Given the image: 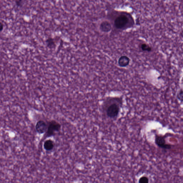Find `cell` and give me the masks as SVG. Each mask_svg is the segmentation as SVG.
Here are the masks:
<instances>
[{"label":"cell","mask_w":183,"mask_h":183,"mask_svg":"<svg viewBox=\"0 0 183 183\" xmlns=\"http://www.w3.org/2000/svg\"><path fill=\"white\" fill-rule=\"evenodd\" d=\"M61 125L55 121H51L47 128V134L48 136L54 135L56 132L60 130Z\"/></svg>","instance_id":"obj_2"},{"label":"cell","mask_w":183,"mask_h":183,"mask_svg":"<svg viewBox=\"0 0 183 183\" xmlns=\"http://www.w3.org/2000/svg\"><path fill=\"white\" fill-rule=\"evenodd\" d=\"M15 4H16V5L18 6H22V3L23 2V1H21V0H20V1H15Z\"/></svg>","instance_id":"obj_13"},{"label":"cell","mask_w":183,"mask_h":183,"mask_svg":"<svg viewBox=\"0 0 183 183\" xmlns=\"http://www.w3.org/2000/svg\"><path fill=\"white\" fill-rule=\"evenodd\" d=\"M177 97L181 102H183V89H181L178 92Z\"/></svg>","instance_id":"obj_11"},{"label":"cell","mask_w":183,"mask_h":183,"mask_svg":"<svg viewBox=\"0 0 183 183\" xmlns=\"http://www.w3.org/2000/svg\"><path fill=\"white\" fill-rule=\"evenodd\" d=\"M155 142L159 147L162 149H169L171 148V145L167 144L165 137L162 136L158 135L156 136Z\"/></svg>","instance_id":"obj_3"},{"label":"cell","mask_w":183,"mask_h":183,"mask_svg":"<svg viewBox=\"0 0 183 183\" xmlns=\"http://www.w3.org/2000/svg\"><path fill=\"white\" fill-rule=\"evenodd\" d=\"M129 18L127 15H121L117 17L115 20V27L118 29H122L127 26L129 22Z\"/></svg>","instance_id":"obj_1"},{"label":"cell","mask_w":183,"mask_h":183,"mask_svg":"<svg viewBox=\"0 0 183 183\" xmlns=\"http://www.w3.org/2000/svg\"><path fill=\"white\" fill-rule=\"evenodd\" d=\"M44 147L47 150L49 151L53 149L54 147L53 142L52 140H48L44 143Z\"/></svg>","instance_id":"obj_8"},{"label":"cell","mask_w":183,"mask_h":183,"mask_svg":"<svg viewBox=\"0 0 183 183\" xmlns=\"http://www.w3.org/2000/svg\"><path fill=\"white\" fill-rule=\"evenodd\" d=\"M141 48L143 51L148 52L152 51V48L149 45L146 43H143L141 45Z\"/></svg>","instance_id":"obj_10"},{"label":"cell","mask_w":183,"mask_h":183,"mask_svg":"<svg viewBox=\"0 0 183 183\" xmlns=\"http://www.w3.org/2000/svg\"><path fill=\"white\" fill-rule=\"evenodd\" d=\"M130 62V58L125 56L121 57L118 61V65L120 67H127L129 65Z\"/></svg>","instance_id":"obj_6"},{"label":"cell","mask_w":183,"mask_h":183,"mask_svg":"<svg viewBox=\"0 0 183 183\" xmlns=\"http://www.w3.org/2000/svg\"><path fill=\"white\" fill-rule=\"evenodd\" d=\"M119 107L116 104L114 103L110 105L107 110V116L111 118H114L117 116L119 113Z\"/></svg>","instance_id":"obj_4"},{"label":"cell","mask_w":183,"mask_h":183,"mask_svg":"<svg viewBox=\"0 0 183 183\" xmlns=\"http://www.w3.org/2000/svg\"><path fill=\"white\" fill-rule=\"evenodd\" d=\"M1 26V27H0V29H1V31L3 29V27L2 23H1V26Z\"/></svg>","instance_id":"obj_14"},{"label":"cell","mask_w":183,"mask_h":183,"mask_svg":"<svg viewBox=\"0 0 183 183\" xmlns=\"http://www.w3.org/2000/svg\"><path fill=\"white\" fill-rule=\"evenodd\" d=\"M149 179L146 177H141L139 181V183H149Z\"/></svg>","instance_id":"obj_12"},{"label":"cell","mask_w":183,"mask_h":183,"mask_svg":"<svg viewBox=\"0 0 183 183\" xmlns=\"http://www.w3.org/2000/svg\"><path fill=\"white\" fill-rule=\"evenodd\" d=\"M36 131L38 133H43L47 130V125L44 121H39L36 124Z\"/></svg>","instance_id":"obj_5"},{"label":"cell","mask_w":183,"mask_h":183,"mask_svg":"<svg viewBox=\"0 0 183 183\" xmlns=\"http://www.w3.org/2000/svg\"><path fill=\"white\" fill-rule=\"evenodd\" d=\"M47 46L50 48H54L56 46V43H55L54 39L52 38H48L46 41Z\"/></svg>","instance_id":"obj_9"},{"label":"cell","mask_w":183,"mask_h":183,"mask_svg":"<svg viewBox=\"0 0 183 183\" xmlns=\"http://www.w3.org/2000/svg\"><path fill=\"white\" fill-rule=\"evenodd\" d=\"M100 28L101 30L103 32H108L111 30V25L108 21H103L101 24Z\"/></svg>","instance_id":"obj_7"}]
</instances>
